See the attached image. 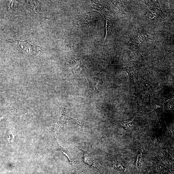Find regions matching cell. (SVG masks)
Listing matches in <instances>:
<instances>
[{
	"label": "cell",
	"instance_id": "2",
	"mask_svg": "<svg viewBox=\"0 0 174 174\" xmlns=\"http://www.w3.org/2000/svg\"><path fill=\"white\" fill-rule=\"evenodd\" d=\"M134 119L127 121H123L121 122V125L123 129L125 130H130L134 126Z\"/></svg>",
	"mask_w": 174,
	"mask_h": 174
},
{
	"label": "cell",
	"instance_id": "1",
	"mask_svg": "<svg viewBox=\"0 0 174 174\" xmlns=\"http://www.w3.org/2000/svg\"><path fill=\"white\" fill-rule=\"evenodd\" d=\"M62 116L61 117L60 122L62 124H74L80 125V123L77 119H75L71 118L66 114L65 110L64 109L63 111Z\"/></svg>",
	"mask_w": 174,
	"mask_h": 174
},
{
	"label": "cell",
	"instance_id": "4",
	"mask_svg": "<svg viewBox=\"0 0 174 174\" xmlns=\"http://www.w3.org/2000/svg\"><path fill=\"white\" fill-rule=\"evenodd\" d=\"M142 154L141 152H139L137 156V166H140L141 164Z\"/></svg>",
	"mask_w": 174,
	"mask_h": 174
},
{
	"label": "cell",
	"instance_id": "3",
	"mask_svg": "<svg viewBox=\"0 0 174 174\" xmlns=\"http://www.w3.org/2000/svg\"><path fill=\"white\" fill-rule=\"evenodd\" d=\"M57 146V150L62 151L66 155L68 158V159L70 163L72 162V156L71 153L70 151H69L67 148H65L61 147L58 143Z\"/></svg>",
	"mask_w": 174,
	"mask_h": 174
}]
</instances>
